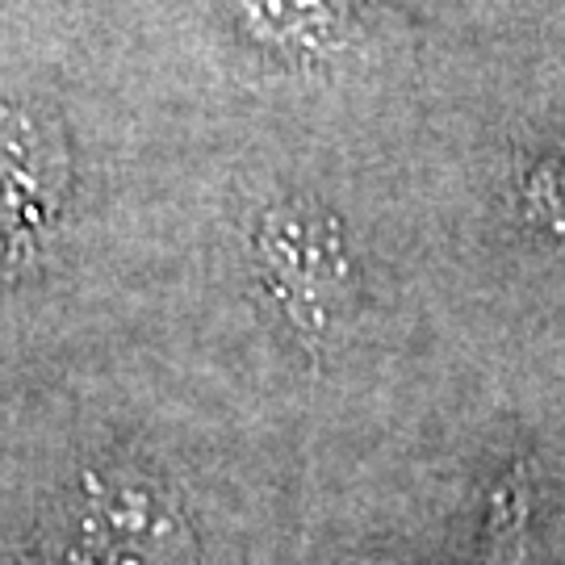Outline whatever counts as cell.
Listing matches in <instances>:
<instances>
[{
    "instance_id": "1",
    "label": "cell",
    "mask_w": 565,
    "mask_h": 565,
    "mask_svg": "<svg viewBox=\"0 0 565 565\" xmlns=\"http://www.w3.org/2000/svg\"><path fill=\"white\" fill-rule=\"evenodd\" d=\"M67 142L51 118L0 105V260H30L60 223Z\"/></svg>"
},
{
    "instance_id": "2",
    "label": "cell",
    "mask_w": 565,
    "mask_h": 565,
    "mask_svg": "<svg viewBox=\"0 0 565 565\" xmlns=\"http://www.w3.org/2000/svg\"><path fill=\"white\" fill-rule=\"evenodd\" d=\"M256 252L264 260V281L277 289L294 323L319 335L348 277L335 226L302 205H277L256 231Z\"/></svg>"
}]
</instances>
